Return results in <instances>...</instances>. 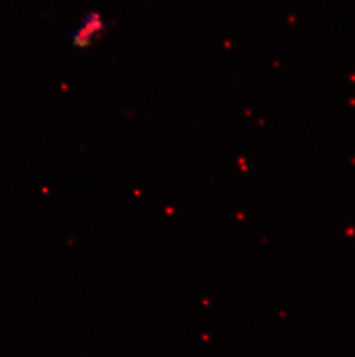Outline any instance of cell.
I'll use <instances>...</instances> for the list:
<instances>
[{"label": "cell", "instance_id": "cell-1", "mask_svg": "<svg viewBox=\"0 0 355 357\" xmlns=\"http://www.w3.org/2000/svg\"><path fill=\"white\" fill-rule=\"evenodd\" d=\"M104 17L97 10H90L86 14L80 24L74 29L72 34V43L77 49H86L90 47L95 40L104 34Z\"/></svg>", "mask_w": 355, "mask_h": 357}]
</instances>
